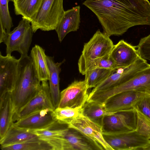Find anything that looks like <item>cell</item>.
<instances>
[{"label": "cell", "mask_w": 150, "mask_h": 150, "mask_svg": "<svg viewBox=\"0 0 150 150\" xmlns=\"http://www.w3.org/2000/svg\"><path fill=\"white\" fill-rule=\"evenodd\" d=\"M83 4L96 16L110 37L121 35L137 25H150L148 0H86Z\"/></svg>", "instance_id": "6da1fadb"}, {"label": "cell", "mask_w": 150, "mask_h": 150, "mask_svg": "<svg viewBox=\"0 0 150 150\" xmlns=\"http://www.w3.org/2000/svg\"><path fill=\"white\" fill-rule=\"evenodd\" d=\"M19 61L18 79L14 89L10 93L14 114L37 94L41 86L30 57L21 56Z\"/></svg>", "instance_id": "7a4b0ae2"}, {"label": "cell", "mask_w": 150, "mask_h": 150, "mask_svg": "<svg viewBox=\"0 0 150 150\" xmlns=\"http://www.w3.org/2000/svg\"><path fill=\"white\" fill-rule=\"evenodd\" d=\"M132 90L150 94V65L124 83L106 90L91 93L90 99L92 101L104 104L108 99L115 95Z\"/></svg>", "instance_id": "3957f363"}, {"label": "cell", "mask_w": 150, "mask_h": 150, "mask_svg": "<svg viewBox=\"0 0 150 150\" xmlns=\"http://www.w3.org/2000/svg\"><path fill=\"white\" fill-rule=\"evenodd\" d=\"M64 12L63 0H43L36 16L31 22L33 33L39 29L44 31L55 30Z\"/></svg>", "instance_id": "277c9868"}, {"label": "cell", "mask_w": 150, "mask_h": 150, "mask_svg": "<svg viewBox=\"0 0 150 150\" xmlns=\"http://www.w3.org/2000/svg\"><path fill=\"white\" fill-rule=\"evenodd\" d=\"M33 33L30 22L22 18L4 41L6 46V54H11L13 52L16 51L19 53L21 56L28 55Z\"/></svg>", "instance_id": "5b68a950"}, {"label": "cell", "mask_w": 150, "mask_h": 150, "mask_svg": "<svg viewBox=\"0 0 150 150\" xmlns=\"http://www.w3.org/2000/svg\"><path fill=\"white\" fill-rule=\"evenodd\" d=\"M104 138L114 150H140L150 142L135 130L116 132H103Z\"/></svg>", "instance_id": "8992f818"}, {"label": "cell", "mask_w": 150, "mask_h": 150, "mask_svg": "<svg viewBox=\"0 0 150 150\" xmlns=\"http://www.w3.org/2000/svg\"><path fill=\"white\" fill-rule=\"evenodd\" d=\"M67 126L68 127L81 133L94 146L97 150H114L105 139L102 127L83 114Z\"/></svg>", "instance_id": "52a82bcc"}, {"label": "cell", "mask_w": 150, "mask_h": 150, "mask_svg": "<svg viewBox=\"0 0 150 150\" xmlns=\"http://www.w3.org/2000/svg\"><path fill=\"white\" fill-rule=\"evenodd\" d=\"M150 65L146 60L139 56L137 60L130 66L113 71L108 77L93 88L90 93L106 90L124 83Z\"/></svg>", "instance_id": "ba28073f"}, {"label": "cell", "mask_w": 150, "mask_h": 150, "mask_svg": "<svg viewBox=\"0 0 150 150\" xmlns=\"http://www.w3.org/2000/svg\"><path fill=\"white\" fill-rule=\"evenodd\" d=\"M114 45L110 37L98 30L84 44L78 63L100 58L110 54Z\"/></svg>", "instance_id": "9c48e42d"}, {"label": "cell", "mask_w": 150, "mask_h": 150, "mask_svg": "<svg viewBox=\"0 0 150 150\" xmlns=\"http://www.w3.org/2000/svg\"><path fill=\"white\" fill-rule=\"evenodd\" d=\"M19 59L11 54H0V98L11 93L17 82L19 72Z\"/></svg>", "instance_id": "30bf717a"}, {"label": "cell", "mask_w": 150, "mask_h": 150, "mask_svg": "<svg viewBox=\"0 0 150 150\" xmlns=\"http://www.w3.org/2000/svg\"><path fill=\"white\" fill-rule=\"evenodd\" d=\"M137 114L134 108L108 115L103 119V132H116L135 130Z\"/></svg>", "instance_id": "8fae6325"}, {"label": "cell", "mask_w": 150, "mask_h": 150, "mask_svg": "<svg viewBox=\"0 0 150 150\" xmlns=\"http://www.w3.org/2000/svg\"><path fill=\"white\" fill-rule=\"evenodd\" d=\"M49 109L40 110L13 122L16 127L30 131L50 128L58 123L54 113Z\"/></svg>", "instance_id": "7c38bea8"}, {"label": "cell", "mask_w": 150, "mask_h": 150, "mask_svg": "<svg viewBox=\"0 0 150 150\" xmlns=\"http://www.w3.org/2000/svg\"><path fill=\"white\" fill-rule=\"evenodd\" d=\"M45 109H55L48 81L41 82L39 91L25 106L14 115L13 122H15L35 111Z\"/></svg>", "instance_id": "4fadbf2b"}, {"label": "cell", "mask_w": 150, "mask_h": 150, "mask_svg": "<svg viewBox=\"0 0 150 150\" xmlns=\"http://www.w3.org/2000/svg\"><path fill=\"white\" fill-rule=\"evenodd\" d=\"M89 89L84 81H75L61 92L58 107H83L87 102Z\"/></svg>", "instance_id": "5bb4252c"}, {"label": "cell", "mask_w": 150, "mask_h": 150, "mask_svg": "<svg viewBox=\"0 0 150 150\" xmlns=\"http://www.w3.org/2000/svg\"><path fill=\"white\" fill-rule=\"evenodd\" d=\"M143 93L134 90L122 92L110 97L103 104L108 112L115 113L130 109L134 108Z\"/></svg>", "instance_id": "9a60e30c"}, {"label": "cell", "mask_w": 150, "mask_h": 150, "mask_svg": "<svg viewBox=\"0 0 150 150\" xmlns=\"http://www.w3.org/2000/svg\"><path fill=\"white\" fill-rule=\"evenodd\" d=\"M137 46H134L123 40L114 45L110 56L118 69L127 67L133 64L139 57Z\"/></svg>", "instance_id": "2e32d148"}, {"label": "cell", "mask_w": 150, "mask_h": 150, "mask_svg": "<svg viewBox=\"0 0 150 150\" xmlns=\"http://www.w3.org/2000/svg\"><path fill=\"white\" fill-rule=\"evenodd\" d=\"M80 6L65 11L64 15L55 30L61 42L69 33L77 30L80 23Z\"/></svg>", "instance_id": "e0dca14e"}, {"label": "cell", "mask_w": 150, "mask_h": 150, "mask_svg": "<svg viewBox=\"0 0 150 150\" xmlns=\"http://www.w3.org/2000/svg\"><path fill=\"white\" fill-rule=\"evenodd\" d=\"M46 60L49 71L48 80L51 98L55 109L58 107L60 92L59 90V74L61 66L64 60L60 62H55L54 57L47 56Z\"/></svg>", "instance_id": "ac0fdd59"}, {"label": "cell", "mask_w": 150, "mask_h": 150, "mask_svg": "<svg viewBox=\"0 0 150 150\" xmlns=\"http://www.w3.org/2000/svg\"><path fill=\"white\" fill-rule=\"evenodd\" d=\"M45 50L41 46L35 45L31 50L30 57L37 76L41 82L48 81L49 71L46 60Z\"/></svg>", "instance_id": "d6986e66"}, {"label": "cell", "mask_w": 150, "mask_h": 150, "mask_svg": "<svg viewBox=\"0 0 150 150\" xmlns=\"http://www.w3.org/2000/svg\"><path fill=\"white\" fill-rule=\"evenodd\" d=\"M38 138L32 131L19 128L16 126L13 122L4 137L0 139L1 147Z\"/></svg>", "instance_id": "ffe728a7"}, {"label": "cell", "mask_w": 150, "mask_h": 150, "mask_svg": "<svg viewBox=\"0 0 150 150\" xmlns=\"http://www.w3.org/2000/svg\"><path fill=\"white\" fill-rule=\"evenodd\" d=\"M0 139L4 137L13 122L14 114L10 93L0 98Z\"/></svg>", "instance_id": "44dd1931"}, {"label": "cell", "mask_w": 150, "mask_h": 150, "mask_svg": "<svg viewBox=\"0 0 150 150\" xmlns=\"http://www.w3.org/2000/svg\"><path fill=\"white\" fill-rule=\"evenodd\" d=\"M43 0H12L15 13L30 22L38 12Z\"/></svg>", "instance_id": "7402d4cb"}, {"label": "cell", "mask_w": 150, "mask_h": 150, "mask_svg": "<svg viewBox=\"0 0 150 150\" xmlns=\"http://www.w3.org/2000/svg\"><path fill=\"white\" fill-rule=\"evenodd\" d=\"M114 113L107 112L104 104L94 101H87L83 107V114L102 127L104 117Z\"/></svg>", "instance_id": "603a6c76"}, {"label": "cell", "mask_w": 150, "mask_h": 150, "mask_svg": "<svg viewBox=\"0 0 150 150\" xmlns=\"http://www.w3.org/2000/svg\"><path fill=\"white\" fill-rule=\"evenodd\" d=\"M64 136L74 150L96 149L94 146L78 131L67 127Z\"/></svg>", "instance_id": "cb8c5ba5"}, {"label": "cell", "mask_w": 150, "mask_h": 150, "mask_svg": "<svg viewBox=\"0 0 150 150\" xmlns=\"http://www.w3.org/2000/svg\"><path fill=\"white\" fill-rule=\"evenodd\" d=\"M104 68L112 71L118 69L115 62L110 56L107 55L100 58L83 62L79 66V72L84 75L88 71L96 68Z\"/></svg>", "instance_id": "d4e9b609"}, {"label": "cell", "mask_w": 150, "mask_h": 150, "mask_svg": "<svg viewBox=\"0 0 150 150\" xmlns=\"http://www.w3.org/2000/svg\"><path fill=\"white\" fill-rule=\"evenodd\" d=\"M54 113L59 124L67 125L83 114V107L75 108L57 107L54 110Z\"/></svg>", "instance_id": "484cf974"}, {"label": "cell", "mask_w": 150, "mask_h": 150, "mask_svg": "<svg viewBox=\"0 0 150 150\" xmlns=\"http://www.w3.org/2000/svg\"><path fill=\"white\" fill-rule=\"evenodd\" d=\"M1 148L2 150H53L48 143L39 138Z\"/></svg>", "instance_id": "4316f807"}, {"label": "cell", "mask_w": 150, "mask_h": 150, "mask_svg": "<svg viewBox=\"0 0 150 150\" xmlns=\"http://www.w3.org/2000/svg\"><path fill=\"white\" fill-rule=\"evenodd\" d=\"M112 71L104 68H96L87 71L84 81L89 88H94L108 77Z\"/></svg>", "instance_id": "83f0119b"}, {"label": "cell", "mask_w": 150, "mask_h": 150, "mask_svg": "<svg viewBox=\"0 0 150 150\" xmlns=\"http://www.w3.org/2000/svg\"><path fill=\"white\" fill-rule=\"evenodd\" d=\"M10 0H0V36L1 37L9 33L11 28L13 26L8 8V3Z\"/></svg>", "instance_id": "f1b7e54d"}, {"label": "cell", "mask_w": 150, "mask_h": 150, "mask_svg": "<svg viewBox=\"0 0 150 150\" xmlns=\"http://www.w3.org/2000/svg\"><path fill=\"white\" fill-rule=\"evenodd\" d=\"M137 114V123L135 130L141 135L150 139V118L138 108L134 107Z\"/></svg>", "instance_id": "f546056e"}, {"label": "cell", "mask_w": 150, "mask_h": 150, "mask_svg": "<svg viewBox=\"0 0 150 150\" xmlns=\"http://www.w3.org/2000/svg\"><path fill=\"white\" fill-rule=\"evenodd\" d=\"M137 48L141 58L150 61V34L140 39Z\"/></svg>", "instance_id": "4dcf8cb0"}, {"label": "cell", "mask_w": 150, "mask_h": 150, "mask_svg": "<svg viewBox=\"0 0 150 150\" xmlns=\"http://www.w3.org/2000/svg\"><path fill=\"white\" fill-rule=\"evenodd\" d=\"M134 107L138 108L150 118V94L143 93L140 97Z\"/></svg>", "instance_id": "1f68e13d"}, {"label": "cell", "mask_w": 150, "mask_h": 150, "mask_svg": "<svg viewBox=\"0 0 150 150\" xmlns=\"http://www.w3.org/2000/svg\"><path fill=\"white\" fill-rule=\"evenodd\" d=\"M143 150H150V142L143 149Z\"/></svg>", "instance_id": "d6a6232c"}]
</instances>
